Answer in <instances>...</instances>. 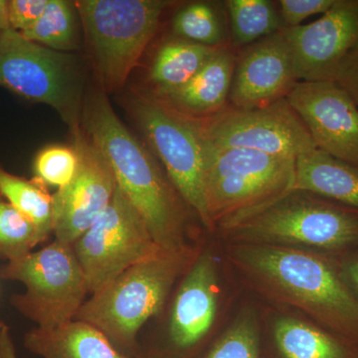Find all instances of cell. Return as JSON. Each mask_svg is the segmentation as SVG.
Returning a JSON list of instances; mask_svg holds the SVG:
<instances>
[{"label":"cell","mask_w":358,"mask_h":358,"mask_svg":"<svg viewBox=\"0 0 358 358\" xmlns=\"http://www.w3.org/2000/svg\"><path fill=\"white\" fill-rule=\"evenodd\" d=\"M173 30L178 38L203 46L219 48L232 44L224 2L185 4L173 16Z\"/></svg>","instance_id":"22"},{"label":"cell","mask_w":358,"mask_h":358,"mask_svg":"<svg viewBox=\"0 0 358 358\" xmlns=\"http://www.w3.org/2000/svg\"><path fill=\"white\" fill-rule=\"evenodd\" d=\"M41 244L34 225L6 200L0 199V260L27 255Z\"/></svg>","instance_id":"27"},{"label":"cell","mask_w":358,"mask_h":358,"mask_svg":"<svg viewBox=\"0 0 358 358\" xmlns=\"http://www.w3.org/2000/svg\"><path fill=\"white\" fill-rule=\"evenodd\" d=\"M0 278L22 282L25 293L11 303L39 329L65 326L76 320L89 294L86 278L74 247L54 240L0 268Z\"/></svg>","instance_id":"7"},{"label":"cell","mask_w":358,"mask_h":358,"mask_svg":"<svg viewBox=\"0 0 358 358\" xmlns=\"http://www.w3.org/2000/svg\"><path fill=\"white\" fill-rule=\"evenodd\" d=\"M82 117L86 136L109 162L117 186L147 223L155 243L166 250L189 247L185 202L148 145L119 119L105 91L92 92Z\"/></svg>","instance_id":"2"},{"label":"cell","mask_w":358,"mask_h":358,"mask_svg":"<svg viewBox=\"0 0 358 358\" xmlns=\"http://www.w3.org/2000/svg\"><path fill=\"white\" fill-rule=\"evenodd\" d=\"M219 233L228 243L267 245L336 257L358 248V207L293 190Z\"/></svg>","instance_id":"3"},{"label":"cell","mask_w":358,"mask_h":358,"mask_svg":"<svg viewBox=\"0 0 358 358\" xmlns=\"http://www.w3.org/2000/svg\"><path fill=\"white\" fill-rule=\"evenodd\" d=\"M231 264L256 291L292 306L358 345V300L331 257L267 245L229 243Z\"/></svg>","instance_id":"1"},{"label":"cell","mask_w":358,"mask_h":358,"mask_svg":"<svg viewBox=\"0 0 358 358\" xmlns=\"http://www.w3.org/2000/svg\"><path fill=\"white\" fill-rule=\"evenodd\" d=\"M201 143L211 232H220L293 192L296 159Z\"/></svg>","instance_id":"5"},{"label":"cell","mask_w":358,"mask_h":358,"mask_svg":"<svg viewBox=\"0 0 358 358\" xmlns=\"http://www.w3.org/2000/svg\"><path fill=\"white\" fill-rule=\"evenodd\" d=\"M282 32L299 81H334L339 66L358 49V0H336L319 20Z\"/></svg>","instance_id":"13"},{"label":"cell","mask_w":358,"mask_h":358,"mask_svg":"<svg viewBox=\"0 0 358 358\" xmlns=\"http://www.w3.org/2000/svg\"><path fill=\"white\" fill-rule=\"evenodd\" d=\"M334 82L343 87L358 106V49L339 66Z\"/></svg>","instance_id":"31"},{"label":"cell","mask_w":358,"mask_h":358,"mask_svg":"<svg viewBox=\"0 0 358 358\" xmlns=\"http://www.w3.org/2000/svg\"><path fill=\"white\" fill-rule=\"evenodd\" d=\"M277 2L270 0H227L231 43L239 49L282 29Z\"/></svg>","instance_id":"24"},{"label":"cell","mask_w":358,"mask_h":358,"mask_svg":"<svg viewBox=\"0 0 358 358\" xmlns=\"http://www.w3.org/2000/svg\"><path fill=\"white\" fill-rule=\"evenodd\" d=\"M293 52L282 29L238 53L229 106L251 110L286 99L299 83Z\"/></svg>","instance_id":"15"},{"label":"cell","mask_w":358,"mask_h":358,"mask_svg":"<svg viewBox=\"0 0 358 358\" xmlns=\"http://www.w3.org/2000/svg\"><path fill=\"white\" fill-rule=\"evenodd\" d=\"M336 0H280L277 2L282 29L301 25L315 14L326 13Z\"/></svg>","instance_id":"29"},{"label":"cell","mask_w":358,"mask_h":358,"mask_svg":"<svg viewBox=\"0 0 358 358\" xmlns=\"http://www.w3.org/2000/svg\"><path fill=\"white\" fill-rule=\"evenodd\" d=\"M293 190L358 207V167L315 148L296 159Z\"/></svg>","instance_id":"20"},{"label":"cell","mask_w":358,"mask_h":358,"mask_svg":"<svg viewBox=\"0 0 358 358\" xmlns=\"http://www.w3.org/2000/svg\"><path fill=\"white\" fill-rule=\"evenodd\" d=\"M197 257L190 246L160 250L92 294L76 320L95 327L122 355L136 357L141 327L160 312L174 282L185 275Z\"/></svg>","instance_id":"4"},{"label":"cell","mask_w":358,"mask_h":358,"mask_svg":"<svg viewBox=\"0 0 358 358\" xmlns=\"http://www.w3.org/2000/svg\"><path fill=\"white\" fill-rule=\"evenodd\" d=\"M173 3L166 0H80L75 2L99 81L103 91L126 83L160 18Z\"/></svg>","instance_id":"6"},{"label":"cell","mask_w":358,"mask_h":358,"mask_svg":"<svg viewBox=\"0 0 358 358\" xmlns=\"http://www.w3.org/2000/svg\"><path fill=\"white\" fill-rule=\"evenodd\" d=\"M331 258L336 264L346 286L358 300V248Z\"/></svg>","instance_id":"32"},{"label":"cell","mask_w":358,"mask_h":358,"mask_svg":"<svg viewBox=\"0 0 358 358\" xmlns=\"http://www.w3.org/2000/svg\"><path fill=\"white\" fill-rule=\"evenodd\" d=\"M239 49L232 44L220 49L185 86L157 96L186 117H210L229 106L231 87Z\"/></svg>","instance_id":"17"},{"label":"cell","mask_w":358,"mask_h":358,"mask_svg":"<svg viewBox=\"0 0 358 358\" xmlns=\"http://www.w3.org/2000/svg\"><path fill=\"white\" fill-rule=\"evenodd\" d=\"M9 28L7 20V1L0 0V32Z\"/></svg>","instance_id":"34"},{"label":"cell","mask_w":358,"mask_h":358,"mask_svg":"<svg viewBox=\"0 0 358 358\" xmlns=\"http://www.w3.org/2000/svg\"><path fill=\"white\" fill-rule=\"evenodd\" d=\"M0 195L34 225L40 243L53 233V196L37 179L13 176L0 167Z\"/></svg>","instance_id":"23"},{"label":"cell","mask_w":358,"mask_h":358,"mask_svg":"<svg viewBox=\"0 0 358 358\" xmlns=\"http://www.w3.org/2000/svg\"><path fill=\"white\" fill-rule=\"evenodd\" d=\"M274 358H358V345L315 322L282 317L272 331Z\"/></svg>","instance_id":"19"},{"label":"cell","mask_w":358,"mask_h":358,"mask_svg":"<svg viewBox=\"0 0 358 358\" xmlns=\"http://www.w3.org/2000/svg\"><path fill=\"white\" fill-rule=\"evenodd\" d=\"M131 109L148 148L169 181L210 231L205 205L203 145L192 120L148 94L136 93Z\"/></svg>","instance_id":"9"},{"label":"cell","mask_w":358,"mask_h":358,"mask_svg":"<svg viewBox=\"0 0 358 358\" xmlns=\"http://www.w3.org/2000/svg\"><path fill=\"white\" fill-rule=\"evenodd\" d=\"M79 166V155L76 148L65 145H51L37 155L34 162V173L37 180L44 185H67L74 178Z\"/></svg>","instance_id":"28"},{"label":"cell","mask_w":358,"mask_h":358,"mask_svg":"<svg viewBox=\"0 0 358 358\" xmlns=\"http://www.w3.org/2000/svg\"><path fill=\"white\" fill-rule=\"evenodd\" d=\"M49 0H11L7 2L9 28L22 33L38 21Z\"/></svg>","instance_id":"30"},{"label":"cell","mask_w":358,"mask_h":358,"mask_svg":"<svg viewBox=\"0 0 358 358\" xmlns=\"http://www.w3.org/2000/svg\"><path fill=\"white\" fill-rule=\"evenodd\" d=\"M0 358H20L8 327L0 334Z\"/></svg>","instance_id":"33"},{"label":"cell","mask_w":358,"mask_h":358,"mask_svg":"<svg viewBox=\"0 0 358 358\" xmlns=\"http://www.w3.org/2000/svg\"><path fill=\"white\" fill-rule=\"evenodd\" d=\"M75 4L65 0H49L41 17L30 29L20 33L24 38L50 48L67 52L78 47Z\"/></svg>","instance_id":"25"},{"label":"cell","mask_w":358,"mask_h":358,"mask_svg":"<svg viewBox=\"0 0 358 358\" xmlns=\"http://www.w3.org/2000/svg\"><path fill=\"white\" fill-rule=\"evenodd\" d=\"M315 147L358 167V106L334 81H301L287 96Z\"/></svg>","instance_id":"14"},{"label":"cell","mask_w":358,"mask_h":358,"mask_svg":"<svg viewBox=\"0 0 358 358\" xmlns=\"http://www.w3.org/2000/svg\"><path fill=\"white\" fill-rule=\"evenodd\" d=\"M73 247L83 268L90 296L162 249L119 186L109 206Z\"/></svg>","instance_id":"10"},{"label":"cell","mask_w":358,"mask_h":358,"mask_svg":"<svg viewBox=\"0 0 358 358\" xmlns=\"http://www.w3.org/2000/svg\"><path fill=\"white\" fill-rule=\"evenodd\" d=\"M0 86L57 110L77 134L82 84L74 56L52 50L7 28L0 32Z\"/></svg>","instance_id":"8"},{"label":"cell","mask_w":358,"mask_h":358,"mask_svg":"<svg viewBox=\"0 0 358 358\" xmlns=\"http://www.w3.org/2000/svg\"><path fill=\"white\" fill-rule=\"evenodd\" d=\"M197 358H263L256 315L246 310Z\"/></svg>","instance_id":"26"},{"label":"cell","mask_w":358,"mask_h":358,"mask_svg":"<svg viewBox=\"0 0 358 358\" xmlns=\"http://www.w3.org/2000/svg\"><path fill=\"white\" fill-rule=\"evenodd\" d=\"M179 287L169 327V357L189 358L210 333L217 312L218 275L210 254L199 255Z\"/></svg>","instance_id":"16"},{"label":"cell","mask_w":358,"mask_h":358,"mask_svg":"<svg viewBox=\"0 0 358 358\" xmlns=\"http://www.w3.org/2000/svg\"><path fill=\"white\" fill-rule=\"evenodd\" d=\"M6 327L7 324L6 322H1V320H0V334H1L2 331H3V329H6Z\"/></svg>","instance_id":"35"},{"label":"cell","mask_w":358,"mask_h":358,"mask_svg":"<svg viewBox=\"0 0 358 358\" xmlns=\"http://www.w3.org/2000/svg\"><path fill=\"white\" fill-rule=\"evenodd\" d=\"M188 117L199 138L214 147L243 148L296 159L317 148L287 98L258 109L228 106L210 117Z\"/></svg>","instance_id":"11"},{"label":"cell","mask_w":358,"mask_h":358,"mask_svg":"<svg viewBox=\"0 0 358 358\" xmlns=\"http://www.w3.org/2000/svg\"><path fill=\"white\" fill-rule=\"evenodd\" d=\"M24 345L41 358H129L95 327L78 320L56 329L34 327Z\"/></svg>","instance_id":"18"},{"label":"cell","mask_w":358,"mask_h":358,"mask_svg":"<svg viewBox=\"0 0 358 358\" xmlns=\"http://www.w3.org/2000/svg\"><path fill=\"white\" fill-rule=\"evenodd\" d=\"M220 48L192 43L178 37L160 45L148 74L154 95L162 96L185 86Z\"/></svg>","instance_id":"21"},{"label":"cell","mask_w":358,"mask_h":358,"mask_svg":"<svg viewBox=\"0 0 358 358\" xmlns=\"http://www.w3.org/2000/svg\"><path fill=\"white\" fill-rule=\"evenodd\" d=\"M79 166L74 178L53 196V234L74 245L112 201L117 181L109 162L81 131L75 134Z\"/></svg>","instance_id":"12"}]
</instances>
